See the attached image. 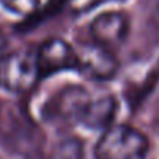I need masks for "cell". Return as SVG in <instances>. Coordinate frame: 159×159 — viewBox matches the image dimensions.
Listing matches in <instances>:
<instances>
[{
  "label": "cell",
  "instance_id": "6da1fadb",
  "mask_svg": "<svg viewBox=\"0 0 159 159\" xmlns=\"http://www.w3.org/2000/svg\"><path fill=\"white\" fill-rule=\"evenodd\" d=\"M148 139L129 125L108 126L95 147V159H145Z\"/></svg>",
  "mask_w": 159,
  "mask_h": 159
},
{
  "label": "cell",
  "instance_id": "7a4b0ae2",
  "mask_svg": "<svg viewBox=\"0 0 159 159\" xmlns=\"http://www.w3.org/2000/svg\"><path fill=\"white\" fill-rule=\"evenodd\" d=\"M41 80L36 52L16 50L0 59V88L11 94H27Z\"/></svg>",
  "mask_w": 159,
  "mask_h": 159
},
{
  "label": "cell",
  "instance_id": "3957f363",
  "mask_svg": "<svg viewBox=\"0 0 159 159\" xmlns=\"http://www.w3.org/2000/svg\"><path fill=\"white\" fill-rule=\"evenodd\" d=\"M36 61L41 78L52 76L64 70H76V48L62 38H48L36 48Z\"/></svg>",
  "mask_w": 159,
  "mask_h": 159
},
{
  "label": "cell",
  "instance_id": "277c9868",
  "mask_svg": "<svg viewBox=\"0 0 159 159\" xmlns=\"http://www.w3.org/2000/svg\"><path fill=\"white\" fill-rule=\"evenodd\" d=\"M76 70L94 81H108L114 78L119 69V61L112 50L94 42L81 50H76Z\"/></svg>",
  "mask_w": 159,
  "mask_h": 159
},
{
  "label": "cell",
  "instance_id": "5b68a950",
  "mask_svg": "<svg viewBox=\"0 0 159 159\" xmlns=\"http://www.w3.org/2000/svg\"><path fill=\"white\" fill-rule=\"evenodd\" d=\"M129 33V19L122 11H105L91 22V34L94 42L116 50L120 47Z\"/></svg>",
  "mask_w": 159,
  "mask_h": 159
},
{
  "label": "cell",
  "instance_id": "8992f818",
  "mask_svg": "<svg viewBox=\"0 0 159 159\" xmlns=\"http://www.w3.org/2000/svg\"><path fill=\"white\" fill-rule=\"evenodd\" d=\"M117 112V100L112 94H92L89 95L78 123L89 129H106L111 126Z\"/></svg>",
  "mask_w": 159,
  "mask_h": 159
},
{
  "label": "cell",
  "instance_id": "52a82bcc",
  "mask_svg": "<svg viewBox=\"0 0 159 159\" xmlns=\"http://www.w3.org/2000/svg\"><path fill=\"white\" fill-rule=\"evenodd\" d=\"M91 95V91L80 84H69L61 89L50 102L48 111L62 120L78 123L81 111Z\"/></svg>",
  "mask_w": 159,
  "mask_h": 159
},
{
  "label": "cell",
  "instance_id": "ba28073f",
  "mask_svg": "<svg viewBox=\"0 0 159 159\" xmlns=\"http://www.w3.org/2000/svg\"><path fill=\"white\" fill-rule=\"evenodd\" d=\"M0 5L14 16L28 17L38 11L41 0H0Z\"/></svg>",
  "mask_w": 159,
  "mask_h": 159
}]
</instances>
